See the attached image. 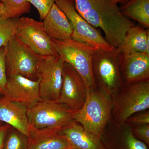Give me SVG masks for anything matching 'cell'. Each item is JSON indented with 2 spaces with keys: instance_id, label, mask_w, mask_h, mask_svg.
<instances>
[{
  "instance_id": "cell-21",
  "label": "cell",
  "mask_w": 149,
  "mask_h": 149,
  "mask_svg": "<svg viewBox=\"0 0 149 149\" xmlns=\"http://www.w3.org/2000/svg\"><path fill=\"white\" fill-rule=\"evenodd\" d=\"M3 6L2 16L6 18H17L31 10L28 0H1Z\"/></svg>"
},
{
  "instance_id": "cell-31",
  "label": "cell",
  "mask_w": 149,
  "mask_h": 149,
  "mask_svg": "<svg viewBox=\"0 0 149 149\" xmlns=\"http://www.w3.org/2000/svg\"><path fill=\"white\" fill-rule=\"evenodd\" d=\"M1 122H0V126H1Z\"/></svg>"
},
{
  "instance_id": "cell-22",
  "label": "cell",
  "mask_w": 149,
  "mask_h": 149,
  "mask_svg": "<svg viewBox=\"0 0 149 149\" xmlns=\"http://www.w3.org/2000/svg\"><path fill=\"white\" fill-rule=\"evenodd\" d=\"M18 19L0 15V48L6 45L15 36Z\"/></svg>"
},
{
  "instance_id": "cell-29",
  "label": "cell",
  "mask_w": 149,
  "mask_h": 149,
  "mask_svg": "<svg viewBox=\"0 0 149 149\" xmlns=\"http://www.w3.org/2000/svg\"><path fill=\"white\" fill-rule=\"evenodd\" d=\"M110 1H111L115 3L116 4H118V3L122 4L127 2L129 0H110Z\"/></svg>"
},
{
  "instance_id": "cell-24",
  "label": "cell",
  "mask_w": 149,
  "mask_h": 149,
  "mask_svg": "<svg viewBox=\"0 0 149 149\" xmlns=\"http://www.w3.org/2000/svg\"><path fill=\"white\" fill-rule=\"evenodd\" d=\"M58 0H28L30 4L37 9L40 19H43Z\"/></svg>"
},
{
  "instance_id": "cell-13",
  "label": "cell",
  "mask_w": 149,
  "mask_h": 149,
  "mask_svg": "<svg viewBox=\"0 0 149 149\" xmlns=\"http://www.w3.org/2000/svg\"><path fill=\"white\" fill-rule=\"evenodd\" d=\"M119 63L124 84L149 80V54H119Z\"/></svg>"
},
{
  "instance_id": "cell-12",
  "label": "cell",
  "mask_w": 149,
  "mask_h": 149,
  "mask_svg": "<svg viewBox=\"0 0 149 149\" xmlns=\"http://www.w3.org/2000/svg\"><path fill=\"white\" fill-rule=\"evenodd\" d=\"M40 79L33 80L20 75L8 77L4 97L27 105L28 107L41 100Z\"/></svg>"
},
{
  "instance_id": "cell-10",
  "label": "cell",
  "mask_w": 149,
  "mask_h": 149,
  "mask_svg": "<svg viewBox=\"0 0 149 149\" xmlns=\"http://www.w3.org/2000/svg\"><path fill=\"white\" fill-rule=\"evenodd\" d=\"M64 61L58 55L41 57L38 69L41 100L56 101L63 81Z\"/></svg>"
},
{
  "instance_id": "cell-23",
  "label": "cell",
  "mask_w": 149,
  "mask_h": 149,
  "mask_svg": "<svg viewBox=\"0 0 149 149\" xmlns=\"http://www.w3.org/2000/svg\"><path fill=\"white\" fill-rule=\"evenodd\" d=\"M10 128L6 136L3 149H28L27 137L13 128Z\"/></svg>"
},
{
  "instance_id": "cell-11",
  "label": "cell",
  "mask_w": 149,
  "mask_h": 149,
  "mask_svg": "<svg viewBox=\"0 0 149 149\" xmlns=\"http://www.w3.org/2000/svg\"><path fill=\"white\" fill-rule=\"evenodd\" d=\"M87 91L80 74L70 65L64 62L61 90L56 101L73 110H79L85 103Z\"/></svg>"
},
{
  "instance_id": "cell-28",
  "label": "cell",
  "mask_w": 149,
  "mask_h": 149,
  "mask_svg": "<svg viewBox=\"0 0 149 149\" xmlns=\"http://www.w3.org/2000/svg\"><path fill=\"white\" fill-rule=\"evenodd\" d=\"M10 127L8 124L0 126V149H3L6 136Z\"/></svg>"
},
{
  "instance_id": "cell-8",
  "label": "cell",
  "mask_w": 149,
  "mask_h": 149,
  "mask_svg": "<svg viewBox=\"0 0 149 149\" xmlns=\"http://www.w3.org/2000/svg\"><path fill=\"white\" fill-rule=\"evenodd\" d=\"M56 4L65 14L71 24L73 31L72 40L104 50L111 51L114 49L99 30L78 13L74 0H58Z\"/></svg>"
},
{
  "instance_id": "cell-5",
  "label": "cell",
  "mask_w": 149,
  "mask_h": 149,
  "mask_svg": "<svg viewBox=\"0 0 149 149\" xmlns=\"http://www.w3.org/2000/svg\"><path fill=\"white\" fill-rule=\"evenodd\" d=\"M52 40L57 54L80 74L87 89L97 88L93 76V57L98 48L72 39L67 41Z\"/></svg>"
},
{
  "instance_id": "cell-6",
  "label": "cell",
  "mask_w": 149,
  "mask_h": 149,
  "mask_svg": "<svg viewBox=\"0 0 149 149\" xmlns=\"http://www.w3.org/2000/svg\"><path fill=\"white\" fill-rule=\"evenodd\" d=\"M77 111L56 101L42 100L27 108V116L31 128L60 129L73 120Z\"/></svg>"
},
{
  "instance_id": "cell-25",
  "label": "cell",
  "mask_w": 149,
  "mask_h": 149,
  "mask_svg": "<svg viewBox=\"0 0 149 149\" xmlns=\"http://www.w3.org/2000/svg\"><path fill=\"white\" fill-rule=\"evenodd\" d=\"M6 47L0 48V95H3L7 81L6 66Z\"/></svg>"
},
{
  "instance_id": "cell-17",
  "label": "cell",
  "mask_w": 149,
  "mask_h": 149,
  "mask_svg": "<svg viewBox=\"0 0 149 149\" xmlns=\"http://www.w3.org/2000/svg\"><path fill=\"white\" fill-rule=\"evenodd\" d=\"M59 133L74 149H105L100 139L86 131L74 120L60 128Z\"/></svg>"
},
{
  "instance_id": "cell-2",
  "label": "cell",
  "mask_w": 149,
  "mask_h": 149,
  "mask_svg": "<svg viewBox=\"0 0 149 149\" xmlns=\"http://www.w3.org/2000/svg\"><path fill=\"white\" fill-rule=\"evenodd\" d=\"M111 97L97 88L87 89L85 103L73 120L100 139L112 115Z\"/></svg>"
},
{
  "instance_id": "cell-20",
  "label": "cell",
  "mask_w": 149,
  "mask_h": 149,
  "mask_svg": "<svg viewBox=\"0 0 149 149\" xmlns=\"http://www.w3.org/2000/svg\"><path fill=\"white\" fill-rule=\"evenodd\" d=\"M119 8L120 13L129 19L149 27V0H129Z\"/></svg>"
},
{
  "instance_id": "cell-14",
  "label": "cell",
  "mask_w": 149,
  "mask_h": 149,
  "mask_svg": "<svg viewBox=\"0 0 149 149\" xmlns=\"http://www.w3.org/2000/svg\"><path fill=\"white\" fill-rule=\"evenodd\" d=\"M27 105L0 97V122H4L14 129L29 137L31 133L27 116Z\"/></svg>"
},
{
  "instance_id": "cell-3",
  "label": "cell",
  "mask_w": 149,
  "mask_h": 149,
  "mask_svg": "<svg viewBox=\"0 0 149 149\" xmlns=\"http://www.w3.org/2000/svg\"><path fill=\"white\" fill-rule=\"evenodd\" d=\"M112 115L118 126L131 116L149 108V80L124 84L112 97Z\"/></svg>"
},
{
  "instance_id": "cell-7",
  "label": "cell",
  "mask_w": 149,
  "mask_h": 149,
  "mask_svg": "<svg viewBox=\"0 0 149 149\" xmlns=\"http://www.w3.org/2000/svg\"><path fill=\"white\" fill-rule=\"evenodd\" d=\"M6 47V66L7 77L20 75L33 80L38 79L41 56L14 36Z\"/></svg>"
},
{
  "instance_id": "cell-18",
  "label": "cell",
  "mask_w": 149,
  "mask_h": 149,
  "mask_svg": "<svg viewBox=\"0 0 149 149\" xmlns=\"http://www.w3.org/2000/svg\"><path fill=\"white\" fill-rule=\"evenodd\" d=\"M118 130L105 134L100 141L105 149H148L145 143L134 136L130 126L126 124L118 126Z\"/></svg>"
},
{
  "instance_id": "cell-9",
  "label": "cell",
  "mask_w": 149,
  "mask_h": 149,
  "mask_svg": "<svg viewBox=\"0 0 149 149\" xmlns=\"http://www.w3.org/2000/svg\"><path fill=\"white\" fill-rule=\"evenodd\" d=\"M15 36L41 56L58 55L52 40L46 32L42 22L30 17H19Z\"/></svg>"
},
{
  "instance_id": "cell-4",
  "label": "cell",
  "mask_w": 149,
  "mask_h": 149,
  "mask_svg": "<svg viewBox=\"0 0 149 149\" xmlns=\"http://www.w3.org/2000/svg\"><path fill=\"white\" fill-rule=\"evenodd\" d=\"M93 70L96 87L111 97L124 85L116 48L111 51L97 48L93 55Z\"/></svg>"
},
{
  "instance_id": "cell-19",
  "label": "cell",
  "mask_w": 149,
  "mask_h": 149,
  "mask_svg": "<svg viewBox=\"0 0 149 149\" xmlns=\"http://www.w3.org/2000/svg\"><path fill=\"white\" fill-rule=\"evenodd\" d=\"M149 31L139 26L131 27L116 49L119 54L146 53L149 54Z\"/></svg>"
},
{
  "instance_id": "cell-16",
  "label": "cell",
  "mask_w": 149,
  "mask_h": 149,
  "mask_svg": "<svg viewBox=\"0 0 149 149\" xmlns=\"http://www.w3.org/2000/svg\"><path fill=\"white\" fill-rule=\"evenodd\" d=\"M27 138L28 149H74L58 129L31 128Z\"/></svg>"
},
{
  "instance_id": "cell-30",
  "label": "cell",
  "mask_w": 149,
  "mask_h": 149,
  "mask_svg": "<svg viewBox=\"0 0 149 149\" xmlns=\"http://www.w3.org/2000/svg\"><path fill=\"white\" fill-rule=\"evenodd\" d=\"M3 13V6L1 0H0V15H2Z\"/></svg>"
},
{
  "instance_id": "cell-26",
  "label": "cell",
  "mask_w": 149,
  "mask_h": 149,
  "mask_svg": "<svg viewBox=\"0 0 149 149\" xmlns=\"http://www.w3.org/2000/svg\"><path fill=\"white\" fill-rule=\"evenodd\" d=\"M125 124L130 127L149 124V110L139 112L134 116H131L126 120Z\"/></svg>"
},
{
  "instance_id": "cell-27",
  "label": "cell",
  "mask_w": 149,
  "mask_h": 149,
  "mask_svg": "<svg viewBox=\"0 0 149 149\" xmlns=\"http://www.w3.org/2000/svg\"><path fill=\"white\" fill-rule=\"evenodd\" d=\"M130 128L134 136L149 146V124L136 125Z\"/></svg>"
},
{
  "instance_id": "cell-1",
  "label": "cell",
  "mask_w": 149,
  "mask_h": 149,
  "mask_svg": "<svg viewBox=\"0 0 149 149\" xmlns=\"http://www.w3.org/2000/svg\"><path fill=\"white\" fill-rule=\"evenodd\" d=\"M75 8L95 28H100L105 39L113 47L120 46L129 29L134 26L110 0H74Z\"/></svg>"
},
{
  "instance_id": "cell-15",
  "label": "cell",
  "mask_w": 149,
  "mask_h": 149,
  "mask_svg": "<svg viewBox=\"0 0 149 149\" xmlns=\"http://www.w3.org/2000/svg\"><path fill=\"white\" fill-rule=\"evenodd\" d=\"M44 28L52 40L67 41L72 40L73 31L65 14L54 4L43 19Z\"/></svg>"
}]
</instances>
